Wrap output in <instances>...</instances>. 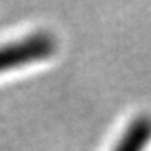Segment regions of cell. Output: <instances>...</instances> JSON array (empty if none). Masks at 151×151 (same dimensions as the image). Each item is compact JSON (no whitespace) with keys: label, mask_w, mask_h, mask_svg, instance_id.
<instances>
[{"label":"cell","mask_w":151,"mask_h":151,"mask_svg":"<svg viewBox=\"0 0 151 151\" xmlns=\"http://www.w3.org/2000/svg\"><path fill=\"white\" fill-rule=\"evenodd\" d=\"M150 137L151 119L148 116H139L128 125L114 151H142Z\"/></svg>","instance_id":"7a4b0ae2"},{"label":"cell","mask_w":151,"mask_h":151,"mask_svg":"<svg viewBox=\"0 0 151 151\" xmlns=\"http://www.w3.org/2000/svg\"><path fill=\"white\" fill-rule=\"evenodd\" d=\"M56 50V40L46 32H37L17 42L0 46V71L48 57Z\"/></svg>","instance_id":"6da1fadb"}]
</instances>
